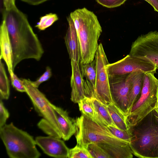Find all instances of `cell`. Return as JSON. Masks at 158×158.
Wrapping results in <instances>:
<instances>
[{
	"mask_svg": "<svg viewBox=\"0 0 158 158\" xmlns=\"http://www.w3.org/2000/svg\"><path fill=\"white\" fill-rule=\"evenodd\" d=\"M52 107L62 134V138L65 141L68 140L76 133L75 119L69 117L67 111L62 108L53 104Z\"/></svg>",
	"mask_w": 158,
	"mask_h": 158,
	"instance_id": "9a60e30c",
	"label": "cell"
},
{
	"mask_svg": "<svg viewBox=\"0 0 158 158\" xmlns=\"http://www.w3.org/2000/svg\"><path fill=\"white\" fill-rule=\"evenodd\" d=\"M28 4L32 5H37L43 3L49 0H21Z\"/></svg>",
	"mask_w": 158,
	"mask_h": 158,
	"instance_id": "1f68e13d",
	"label": "cell"
},
{
	"mask_svg": "<svg viewBox=\"0 0 158 158\" xmlns=\"http://www.w3.org/2000/svg\"><path fill=\"white\" fill-rule=\"evenodd\" d=\"M154 10L158 12V0H149Z\"/></svg>",
	"mask_w": 158,
	"mask_h": 158,
	"instance_id": "d6a6232c",
	"label": "cell"
},
{
	"mask_svg": "<svg viewBox=\"0 0 158 158\" xmlns=\"http://www.w3.org/2000/svg\"><path fill=\"white\" fill-rule=\"evenodd\" d=\"M111 118L116 126L119 129L125 131L130 129L126 115L115 104L107 106Z\"/></svg>",
	"mask_w": 158,
	"mask_h": 158,
	"instance_id": "ffe728a7",
	"label": "cell"
},
{
	"mask_svg": "<svg viewBox=\"0 0 158 158\" xmlns=\"http://www.w3.org/2000/svg\"><path fill=\"white\" fill-rule=\"evenodd\" d=\"M136 72L123 75L109 76L113 100L115 104L126 116L128 111V94Z\"/></svg>",
	"mask_w": 158,
	"mask_h": 158,
	"instance_id": "8fae6325",
	"label": "cell"
},
{
	"mask_svg": "<svg viewBox=\"0 0 158 158\" xmlns=\"http://www.w3.org/2000/svg\"><path fill=\"white\" fill-rule=\"evenodd\" d=\"M60 139L48 135L38 136L35 140L36 145L47 155L57 158H68L69 149Z\"/></svg>",
	"mask_w": 158,
	"mask_h": 158,
	"instance_id": "7c38bea8",
	"label": "cell"
},
{
	"mask_svg": "<svg viewBox=\"0 0 158 158\" xmlns=\"http://www.w3.org/2000/svg\"><path fill=\"white\" fill-rule=\"evenodd\" d=\"M152 73H145L140 96L126 116L130 127L139 123L151 111L157 103L158 79Z\"/></svg>",
	"mask_w": 158,
	"mask_h": 158,
	"instance_id": "8992f818",
	"label": "cell"
},
{
	"mask_svg": "<svg viewBox=\"0 0 158 158\" xmlns=\"http://www.w3.org/2000/svg\"><path fill=\"white\" fill-rule=\"evenodd\" d=\"M109 76L123 75L138 72L156 73L157 68L146 59L127 55L123 58L106 66Z\"/></svg>",
	"mask_w": 158,
	"mask_h": 158,
	"instance_id": "9c48e42d",
	"label": "cell"
},
{
	"mask_svg": "<svg viewBox=\"0 0 158 158\" xmlns=\"http://www.w3.org/2000/svg\"><path fill=\"white\" fill-rule=\"evenodd\" d=\"M10 116L7 109L5 106L2 99H0V128L6 124L7 119Z\"/></svg>",
	"mask_w": 158,
	"mask_h": 158,
	"instance_id": "f546056e",
	"label": "cell"
},
{
	"mask_svg": "<svg viewBox=\"0 0 158 158\" xmlns=\"http://www.w3.org/2000/svg\"><path fill=\"white\" fill-rule=\"evenodd\" d=\"M129 54L148 60L158 69V31L139 36L132 43Z\"/></svg>",
	"mask_w": 158,
	"mask_h": 158,
	"instance_id": "30bf717a",
	"label": "cell"
},
{
	"mask_svg": "<svg viewBox=\"0 0 158 158\" xmlns=\"http://www.w3.org/2000/svg\"><path fill=\"white\" fill-rule=\"evenodd\" d=\"M94 61L96 70L94 98L104 105L114 104L110 89L109 76L106 66L109 64L101 43L99 44Z\"/></svg>",
	"mask_w": 158,
	"mask_h": 158,
	"instance_id": "ba28073f",
	"label": "cell"
},
{
	"mask_svg": "<svg viewBox=\"0 0 158 158\" xmlns=\"http://www.w3.org/2000/svg\"><path fill=\"white\" fill-rule=\"evenodd\" d=\"M78 103L82 114L94 120L95 112L91 98L85 96Z\"/></svg>",
	"mask_w": 158,
	"mask_h": 158,
	"instance_id": "7402d4cb",
	"label": "cell"
},
{
	"mask_svg": "<svg viewBox=\"0 0 158 158\" xmlns=\"http://www.w3.org/2000/svg\"><path fill=\"white\" fill-rule=\"evenodd\" d=\"M91 98L95 112L94 121L106 127L112 126L117 127L111 118L107 106L95 98Z\"/></svg>",
	"mask_w": 158,
	"mask_h": 158,
	"instance_id": "ac0fdd59",
	"label": "cell"
},
{
	"mask_svg": "<svg viewBox=\"0 0 158 158\" xmlns=\"http://www.w3.org/2000/svg\"><path fill=\"white\" fill-rule=\"evenodd\" d=\"M0 136L10 158H38L41 155L33 137L13 123L0 128Z\"/></svg>",
	"mask_w": 158,
	"mask_h": 158,
	"instance_id": "5b68a950",
	"label": "cell"
},
{
	"mask_svg": "<svg viewBox=\"0 0 158 158\" xmlns=\"http://www.w3.org/2000/svg\"><path fill=\"white\" fill-rule=\"evenodd\" d=\"M130 128L129 145L133 155L140 158H158V115L155 110Z\"/></svg>",
	"mask_w": 158,
	"mask_h": 158,
	"instance_id": "277c9868",
	"label": "cell"
},
{
	"mask_svg": "<svg viewBox=\"0 0 158 158\" xmlns=\"http://www.w3.org/2000/svg\"><path fill=\"white\" fill-rule=\"evenodd\" d=\"M106 127L114 136L129 143H130L131 137L130 129L125 131L112 126H109Z\"/></svg>",
	"mask_w": 158,
	"mask_h": 158,
	"instance_id": "d4e9b609",
	"label": "cell"
},
{
	"mask_svg": "<svg viewBox=\"0 0 158 158\" xmlns=\"http://www.w3.org/2000/svg\"><path fill=\"white\" fill-rule=\"evenodd\" d=\"M0 59H3L5 62L10 74L14 72L12 48L6 26L3 20L0 27Z\"/></svg>",
	"mask_w": 158,
	"mask_h": 158,
	"instance_id": "2e32d148",
	"label": "cell"
},
{
	"mask_svg": "<svg viewBox=\"0 0 158 158\" xmlns=\"http://www.w3.org/2000/svg\"><path fill=\"white\" fill-rule=\"evenodd\" d=\"M0 62V99L7 100L10 95V83L1 59Z\"/></svg>",
	"mask_w": 158,
	"mask_h": 158,
	"instance_id": "44dd1931",
	"label": "cell"
},
{
	"mask_svg": "<svg viewBox=\"0 0 158 158\" xmlns=\"http://www.w3.org/2000/svg\"><path fill=\"white\" fill-rule=\"evenodd\" d=\"M157 98H158V94H157Z\"/></svg>",
	"mask_w": 158,
	"mask_h": 158,
	"instance_id": "d590c367",
	"label": "cell"
},
{
	"mask_svg": "<svg viewBox=\"0 0 158 158\" xmlns=\"http://www.w3.org/2000/svg\"><path fill=\"white\" fill-rule=\"evenodd\" d=\"M154 110L156 111V112L157 113L158 115V101H157V105Z\"/></svg>",
	"mask_w": 158,
	"mask_h": 158,
	"instance_id": "836d02e7",
	"label": "cell"
},
{
	"mask_svg": "<svg viewBox=\"0 0 158 158\" xmlns=\"http://www.w3.org/2000/svg\"><path fill=\"white\" fill-rule=\"evenodd\" d=\"M85 148L93 158H110L106 152L95 143H89L86 145Z\"/></svg>",
	"mask_w": 158,
	"mask_h": 158,
	"instance_id": "484cf974",
	"label": "cell"
},
{
	"mask_svg": "<svg viewBox=\"0 0 158 158\" xmlns=\"http://www.w3.org/2000/svg\"><path fill=\"white\" fill-rule=\"evenodd\" d=\"M75 133L77 144L85 148L94 143L102 148L110 158H132L129 143L118 139L107 127L82 114L75 119Z\"/></svg>",
	"mask_w": 158,
	"mask_h": 158,
	"instance_id": "7a4b0ae2",
	"label": "cell"
},
{
	"mask_svg": "<svg viewBox=\"0 0 158 158\" xmlns=\"http://www.w3.org/2000/svg\"><path fill=\"white\" fill-rule=\"evenodd\" d=\"M68 158H93L85 148L77 144L74 147L69 149Z\"/></svg>",
	"mask_w": 158,
	"mask_h": 158,
	"instance_id": "cb8c5ba5",
	"label": "cell"
},
{
	"mask_svg": "<svg viewBox=\"0 0 158 158\" xmlns=\"http://www.w3.org/2000/svg\"><path fill=\"white\" fill-rule=\"evenodd\" d=\"M11 84L13 87L17 91L20 92H26L23 81L22 78H19L14 72L10 74Z\"/></svg>",
	"mask_w": 158,
	"mask_h": 158,
	"instance_id": "4316f807",
	"label": "cell"
},
{
	"mask_svg": "<svg viewBox=\"0 0 158 158\" xmlns=\"http://www.w3.org/2000/svg\"><path fill=\"white\" fill-rule=\"evenodd\" d=\"M144 73L142 72H138L136 73L134 76L128 94L129 103L127 115L140 96Z\"/></svg>",
	"mask_w": 158,
	"mask_h": 158,
	"instance_id": "d6986e66",
	"label": "cell"
},
{
	"mask_svg": "<svg viewBox=\"0 0 158 158\" xmlns=\"http://www.w3.org/2000/svg\"><path fill=\"white\" fill-rule=\"evenodd\" d=\"M73 20L78 37L81 49L80 63L92 62L99 44L98 40L102 32L97 16L86 8L78 9L69 15Z\"/></svg>",
	"mask_w": 158,
	"mask_h": 158,
	"instance_id": "3957f363",
	"label": "cell"
},
{
	"mask_svg": "<svg viewBox=\"0 0 158 158\" xmlns=\"http://www.w3.org/2000/svg\"><path fill=\"white\" fill-rule=\"evenodd\" d=\"M81 73L85 78V95L90 98H94L96 79V70L94 61L91 63L83 64L79 63Z\"/></svg>",
	"mask_w": 158,
	"mask_h": 158,
	"instance_id": "e0dca14e",
	"label": "cell"
},
{
	"mask_svg": "<svg viewBox=\"0 0 158 158\" xmlns=\"http://www.w3.org/2000/svg\"><path fill=\"white\" fill-rule=\"evenodd\" d=\"M58 19V17L56 14L50 13L46 14L40 18L39 22L35 27L40 30H44L51 26Z\"/></svg>",
	"mask_w": 158,
	"mask_h": 158,
	"instance_id": "603a6c76",
	"label": "cell"
},
{
	"mask_svg": "<svg viewBox=\"0 0 158 158\" xmlns=\"http://www.w3.org/2000/svg\"><path fill=\"white\" fill-rule=\"evenodd\" d=\"M26 92L35 109L42 118L38 123L39 125L51 126L60 139L62 134L52 103L38 88L34 86L29 79L22 78Z\"/></svg>",
	"mask_w": 158,
	"mask_h": 158,
	"instance_id": "52a82bcc",
	"label": "cell"
},
{
	"mask_svg": "<svg viewBox=\"0 0 158 158\" xmlns=\"http://www.w3.org/2000/svg\"><path fill=\"white\" fill-rule=\"evenodd\" d=\"M127 0H96L101 5L109 8L119 6L123 4Z\"/></svg>",
	"mask_w": 158,
	"mask_h": 158,
	"instance_id": "f1b7e54d",
	"label": "cell"
},
{
	"mask_svg": "<svg viewBox=\"0 0 158 158\" xmlns=\"http://www.w3.org/2000/svg\"><path fill=\"white\" fill-rule=\"evenodd\" d=\"M144 0L146 2H148L151 5V3L149 0Z\"/></svg>",
	"mask_w": 158,
	"mask_h": 158,
	"instance_id": "e575fe53",
	"label": "cell"
},
{
	"mask_svg": "<svg viewBox=\"0 0 158 158\" xmlns=\"http://www.w3.org/2000/svg\"><path fill=\"white\" fill-rule=\"evenodd\" d=\"M68 27L64 37L67 49L71 60L80 62V47L74 22L69 15L67 18Z\"/></svg>",
	"mask_w": 158,
	"mask_h": 158,
	"instance_id": "5bb4252c",
	"label": "cell"
},
{
	"mask_svg": "<svg viewBox=\"0 0 158 158\" xmlns=\"http://www.w3.org/2000/svg\"><path fill=\"white\" fill-rule=\"evenodd\" d=\"M15 0H3L5 9L8 10L15 6Z\"/></svg>",
	"mask_w": 158,
	"mask_h": 158,
	"instance_id": "4dcf8cb0",
	"label": "cell"
},
{
	"mask_svg": "<svg viewBox=\"0 0 158 158\" xmlns=\"http://www.w3.org/2000/svg\"><path fill=\"white\" fill-rule=\"evenodd\" d=\"M52 76L51 69L49 66L46 67L45 72L36 81L31 83L35 87L38 88L40 85L43 82L48 80Z\"/></svg>",
	"mask_w": 158,
	"mask_h": 158,
	"instance_id": "83f0119b",
	"label": "cell"
},
{
	"mask_svg": "<svg viewBox=\"0 0 158 158\" xmlns=\"http://www.w3.org/2000/svg\"><path fill=\"white\" fill-rule=\"evenodd\" d=\"M79 63L71 60L72 74L70 79L71 88L70 99L74 103H78L85 96V79L81 73Z\"/></svg>",
	"mask_w": 158,
	"mask_h": 158,
	"instance_id": "4fadbf2b",
	"label": "cell"
},
{
	"mask_svg": "<svg viewBox=\"0 0 158 158\" xmlns=\"http://www.w3.org/2000/svg\"><path fill=\"white\" fill-rule=\"evenodd\" d=\"M2 19L6 26L12 45L14 71L16 66L24 60H40L44 51L27 16L15 6L8 10L4 9Z\"/></svg>",
	"mask_w": 158,
	"mask_h": 158,
	"instance_id": "6da1fadb",
	"label": "cell"
}]
</instances>
